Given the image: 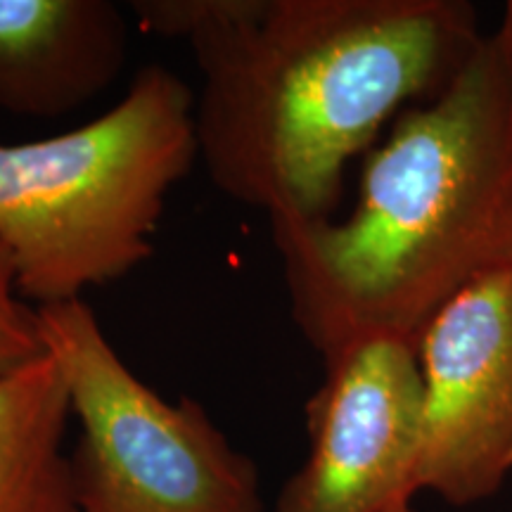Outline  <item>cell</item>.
Wrapping results in <instances>:
<instances>
[{"label":"cell","instance_id":"cell-1","mask_svg":"<svg viewBox=\"0 0 512 512\" xmlns=\"http://www.w3.org/2000/svg\"><path fill=\"white\" fill-rule=\"evenodd\" d=\"M128 12L188 41L200 162L268 221L332 219L351 159L484 41L463 0H133Z\"/></svg>","mask_w":512,"mask_h":512},{"label":"cell","instance_id":"cell-2","mask_svg":"<svg viewBox=\"0 0 512 512\" xmlns=\"http://www.w3.org/2000/svg\"><path fill=\"white\" fill-rule=\"evenodd\" d=\"M271 233L292 318L320 356L377 335L418 344L453 297L512 268V83L494 38L394 119L349 216Z\"/></svg>","mask_w":512,"mask_h":512},{"label":"cell","instance_id":"cell-3","mask_svg":"<svg viewBox=\"0 0 512 512\" xmlns=\"http://www.w3.org/2000/svg\"><path fill=\"white\" fill-rule=\"evenodd\" d=\"M195 162V91L164 64L138 69L88 124L0 145V240L22 297L36 309L76 302L145 264Z\"/></svg>","mask_w":512,"mask_h":512},{"label":"cell","instance_id":"cell-4","mask_svg":"<svg viewBox=\"0 0 512 512\" xmlns=\"http://www.w3.org/2000/svg\"><path fill=\"white\" fill-rule=\"evenodd\" d=\"M79 425V512H264L261 472L190 396L166 401L121 361L86 299L38 306Z\"/></svg>","mask_w":512,"mask_h":512},{"label":"cell","instance_id":"cell-5","mask_svg":"<svg viewBox=\"0 0 512 512\" xmlns=\"http://www.w3.org/2000/svg\"><path fill=\"white\" fill-rule=\"evenodd\" d=\"M306 403L309 456L273 512H399L418 496L425 384L418 344L363 337L323 356Z\"/></svg>","mask_w":512,"mask_h":512},{"label":"cell","instance_id":"cell-6","mask_svg":"<svg viewBox=\"0 0 512 512\" xmlns=\"http://www.w3.org/2000/svg\"><path fill=\"white\" fill-rule=\"evenodd\" d=\"M425 420L415 486L456 508L512 472V268L453 297L418 339Z\"/></svg>","mask_w":512,"mask_h":512},{"label":"cell","instance_id":"cell-7","mask_svg":"<svg viewBox=\"0 0 512 512\" xmlns=\"http://www.w3.org/2000/svg\"><path fill=\"white\" fill-rule=\"evenodd\" d=\"M112 0H0V107L55 119L105 93L128 57Z\"/></svg>","mask_w":512,"mask_h":512},{"label":"cell","instance_id":"cell-8","mask_svg":"<svg viewBox=\"0 0 512 512\" xmlns=\"http://www.w3.org/2000/svg\"><path fill=\"white\" fill-rule=\"evenodd\" d=\"M67 382L50 354L0 377V512H79Z\"/></svg>","mask_w":512,"mask_h":512},{"label":"cell","instance_id":"cell-9","mask_svg":"<svg viewBox=\"0 0 512 512\" xmlns=\"http://www.w3.org/2000/svg\"><path fill=\"white\" fill-rule=\"evenodd\" d=\"M46 354L41 316L19 292L15 264L0 240V377L22 370Z\"/></svg>","mask_w":512,"mask_h":512},{"label":"cell","instance_id":"cell-10","mask_svg":"<svg viewBox=\"0 0 512 512\" xmlns=\"http://www.w3.org/2000/svg\"><path fill=\"white\" fill-rule=\"evenodd\" d=\"M491 38H494L498 55H501L503 67H505V72H508V79L512 83V0L508 5H505L501 24H498L496 34Z\"/></svg>","mask_w":512,"mask_h":512},{"label":"cell","instance_id":"cell-11","mask_svg":"<svg viewBox=\"0 0 512 512\" xmlns=\"http://www.w3.org/2000/svg\"><path fill=\"white\" fill-rule=\"evenodd\" d=\"M399 512H418V510H415V505H406V508H401Z\"/></svg>","mask_w":512,"mask_h":512}]
</instances>
